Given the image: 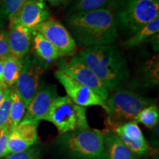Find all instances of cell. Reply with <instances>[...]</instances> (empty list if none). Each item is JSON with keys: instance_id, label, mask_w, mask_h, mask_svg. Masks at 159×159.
<instances>
[{"instance_id": "obj_1", "label": "cell", "mask_w": 159, "mask_h": 159, "mask_svg": "<svg viewBox=\"0 0 159 159\" xmlns=\"http://www.w3.org/2000/svg\"><path fill=\"white\" fill-rule=\"evenodd\" d=\"M66 23L75 41L88 48L112 44L118 38L112 9L73 13L68 15Z\"/></svg>"}, {"instance_id": "obj_19", "label": "cell", "mask_w": 159, "mask_h": 159, "mask_svg": "<svg viewBox=\"0 0 159 159\" xmlns=\"http://www.w3.org/2000/svg\"><path fill=\"white\" fill-rule=\"evenodd\" d=\"M159 31V18H157L148 25L139 29L135 34L130 36V38L124 43L126 48H134L141 43L144 42L148 39H150L153 35L158 34Z\"/></svg>"}, {"instance_id": "obj_23", "label": "cell", "mask_w": 159, "mask_h": 159, "mask_svg": "<svg viewBox=\"0 0 159 159\" xmlns=\"http://www.w3.org/2000/svg\"><path fill=\"white\" fill-rule=\"evenodd\" d=\"M158 108L156 105H152L142 109L137 114L134 121L136 123H142L147 128H152L156 125H158Z\"/></svg>"}, {"instance_id": "obj_17", "label": "cell", "mask_w": 159, "mask_h": 159, "mask_svg": "<svg viewBox=\"0 0 159 159\" xmlns=\"http://www.w3.org/2000/svg\"><path fill=\"white\" fill-rule=\"evenodd\" d=\"M23 65V58L9 55L3 59V83L6 88L16 85Z\"/></svg>"}, {"instance_id": "obj_15", "label": "cell", "mask_w": 159, "mask_h": 159, "mask_svg": "<svg viewBox=\"0 0 159 159\" xmlns=\"http://www.w3.org/2000/svg\"><path fill=\"white\" fill-rule=\"evenodd\" d=\"M103 132L104 147L108 159H136V156L112 130Z\"/></svg>"}, {"instance_id": "obj_27", "label": "cell", "mask_w": 159, "mask_h": 159, "mask_svg": "<svg viewBox=\"0 0 159 159\" xmlns=\"http://www.w3.org/2000/svg\"><path fill=\"white\" fill-rule=\"evenodd\" d=\"M9 132L10 131L7 127H5L2 128V132L0 136V158L5 157Z\"/></svg>"}, {"instance_id": "obj_13", "label": "cell", "mask_w": 159, "mask_h": 159, "mask_svg": "<svg viewBox=\"0 0 159 159\" xmlns=\"http://www.w3.org/2000/svg\"><path fill=\"white\" fill-rule=\"evenodd\" d=\"M58 96L57 87L54 85H47L40 87L39 91L30 102L26 109L22 120H27L39 124L48 112L52 103Z\"/></svg>"}, {"instance_id": "obj_8", "label": "cell", "mask_w": 159, "mask_h": 159, "mask_svg": "<svg viewBox=\"0 0 159 159\" xmlns=\"http://www.w3.org/2000/svg\"><path fill=\"white\" fill-rule=\"evenodd\" d=\"M57 66L60 70L77 82L94 91L105 101L108 99L110 91L99 80L94 71L83 62L78 54L60 60Z\"/></svg>"}, {"instance_id": "obj_26", "label": "cell", "mask_w": 159, "mask_h": 159, "mask_svg": "<svg viewBox=\"0 0 159 159\" xmlns=\"http://www.w3.org/2000/svg\"><path fill=\"white\" fill-rule=\"evenodd\" d=\"M7 34L5 32H0V59H4L11 55Z\"/></svg>"}, {"instance_id": "obj_11", "label": "cell", "mask_w": 159, "mask_h": 159, "mask_svg": "<svg viewBox=\"0 0 159 159\" xmlns=\"http://www.w3.org/2000/svg\"><path fill=\"white\" fill-rule=\"evenodd\" d=\"M38 126L37 123L21 120L10 131L5 157L32 148L38 140Z\"/></svg>"}, {"instance_id": "obj_9", "label": "cell", "mask_w": 159, "mask_h": 159, "mask_svg": "<svg viewBox=\"0 0 159 159\" xmlns=\"http://www.w3.org/2000/svg\"><path fill=\"white\" fill-rule=\"evenodd\" d=\"M49 41L61 57L73 55L77 48L76 41L69 31L56 20L49 19L34 30Z\"/></svg>"}, {"instance_id": "obj_24", "label": "cell", "mask_w": 159, "mask_h": 159, "mask_svg": "<svg viewBox=\"0 0 159 159\" xmlns=\"http://www.w3.org/2000/svg\"><path fill=\"white\" fill-rule=\"evenodd\" d=\"M11 88L6 89L3 98L0 102V129L7 127L11 104Z\"/></svg>"}, {"instance_id": "obj_33", "label": "cell", "mask_w": 159, "mask_h": 159, "mask_svg": "<svg viewBox=\"0 0 159 159\" xmlns=\"http://www.w3.org/2000/svg\"><path fill=\"white\" fill-rule=\"evenodd\" d=\"M0 2H1V0H0Z\"/></svg>"}, {"instance_id": "obj_18", "label": "cell", "mask_w": 159, "mask_h": 159, "mask_svg": "<svg viewBox=\"0 0 159 159\" xmlns=\"http://www.w3.org/2000/svg\"><path fill=\"white\" fill-rule=\"evenodd\" d=\"M11 110L8 122H7V128L9 131L13 130L16 126L19 124L25 116L26 112V108L25 103L19 96V93L15 89V87L11 88Z\"/></svg>"}, {"instance_id": "obj_16", "label": "cell", "mask_w": 159, "mask_h": 159, "mask_svg": "<svg viewBox=\"0 0 159 159\" xmlns=\"http://www.w3.org/2000/svg\"><path fill=\"white\" fill-rule=\"evenodd\" d=\"M32 36H33V46L37 57L45 63L47 64L61 57V55L54 46L39 33L33 30Z\"/></svg>"}, {"instance_id": "obj_6", "label": "cell", "mask_w": 159, "mask_h": 159, "mask_svg": "<svg viewBox=\"0 0 159 159\" xmlns=\"http://www.w3.org/2000/svg\"><path fill=\"white\" fill-rule=\"evenodd\" d=\"M43 120L54 125L60 135L90 128L86 108L77 105L67 96H57Z\"/></svg>"}, {"instance_id": "obj_3", "label": "cell", "mask_w": 159, "mask_h": 159, "mask_svg": "<svg viewBox=\"0 0 159 159\" xmlns=\"http://www.w3.org/2000/svg\"><path fill=\"white\" fill-rule=\"evenodd\" d=\"M114 7L117 30L127 36L159 18V0H121Z\"/></svg>"}, {"instance_id": "obj_2", "label": "cell", "mask_w": 159, "mask_h": 159, "mask_svg": "<svg viewBox=\"0 0 159 159\" xmlns=\"http://www.w3.org/2000/svg\"><path fill=\"white\" fill-rule=\"evenodd\" d=\"M78 55L109 91L118 90L128 80V63L118 45L89 47Z\"/></svg>"}, {"instance_id": "obj_14", "label": "cell", "mask_w": 159, "mask_h": 159, "mask_svg": "<svg viewBox=\"0 0 159 159\" xmlns=\"http://www.w3.org/2000/svg\"><path fill=\"white\" fill-rule=\"evenodd\" d=\"M32 31L19 24H11L7 33L11 54L24 58L30 49Z\"/></svg>"}, {"instance_id": "obj_32", "label": "cell", "mask_w": 159, "mask_h": 159, "mask_svg": "<svg viewBox=\"0 0 159 159\" xmlns=\"http://www.w3.org/2000/svg\"><path fill=\"white\" fill-rule=\"evenodd\" d=\"M2 132V129H0V136H1Z\"/></svg>"}, {"instance_id": "obj_12", "label": "cell", "mask_w": 159, "mask_h": 159, "mask_svg": "<svg viewBox=\"0 0 159 159\" xmlns=\"http://www.w3.org/2000/svg\"><path fill=\"white\" fill-rule=\"evenodd\" d=\"M49 19V13L44 0H27L11 24H19L33 31Z\"/></svg>"}, {"instance_id": "obj_4", "label": "cell", "mask_w": 159, "mask_h": 159, "mask_svg": "<svg viewBox=\"0 0 159 159\" xmlns=\"http://www.w3.org/2000/svg\"><path fill=\"white\" fill-rule=\"evenodd\" d=\"M156 100L143 97L128 89L114 91L105 100L107 106L106 124L108 130H114L125 123L134 121L142 109L154 105Z\"/></svg>"}, {"instance_id": "obj_20", "label": "cell", "mask_w": 159, "mask_h": 159, "mask_svg": "<svg viewBox=\"0 0 159 159\" xmlns=\"http://www.w3.org/2000/svg\"><path fill=\"white\" fill-rule=\"evenodd\" d=\"M114 4V0H75L69 8L68 15L102 8L111 9Z\"/></svg>"}, {"instance_id": "obj_7", "label": "cell", "mask_w": 159, "mask_h": 159, "mask_svg": "<svg viewBox=\"0 0 159 159\" xmlns=\"http://www.w3.org/2000/svg\"><path fill=\"white\" fill-rule=\"evenodd\" d=\"M47 68V63L37 56L27 55L23 58L21 72L15 89L25 103L26 108L41 87V77Z\"/></svg>"}, {"instance_id": "obj_29", "label": "cell", "mask_w": 159, "mask_h": 159, "mask_svg": "<svg viewBox=\"0 0 159 159\" xmlns=\"http://www.w3.org/2000/svg\"><path fill=\"white\" fill-rule=\"evenodd\" d=\"M0 83H2V84L4 85V83H3V59H0Z\"/></svg>"}, {"instance_id": "obj_10", "label": "cell", "mask_w": 159, "mask_h": 159, "mask_svg": "<svg viewBox=\"0 0 159 159\" xmlns=\"http://www.w3.org/2000/svg\"><path fill=\"white\" fill-rule=\"evenodd\" d=\"M55 77L64 88L66 96L77 105L82 107L100 106L106 111L105 101L91 89L77 82L60 69L55 72Z\"/></svg>"}, {"instance_id": "obj_28", "label": "cell", "mask_w": 159, "mask_h": 159, "mask_svg": "<svg viewBox=\"0 0 159 159\" xmlns=\"http://www.w3.org/2000/svg\"><path fill=\"white\" fill-rule=\"evenodd\" d=\"M48 2L52 6H54V7H56V6H59L62 5L65 2L66 0H47Z\"/></svg>"}, {"instance_id": "obj_21", "label": "cell", "mask_w": 159, "mask_h": 159, "mask_svg": "<svg viewBox=\"0 0 159 159\" xmlns=\"http://www.w3.org/2000/svg\"><path fill=\"white\" fill-rule=\"evenodd\" d=\"M124 144L139 142L145 139L142 130L135 121L126 122L113 130Z\"/></svg>"}, {"instance_id": "obj_22", "label": "cell", "mask_w": 159, "mask_h": 159, "mask_svg": "<svg viewBox=\"0 0 159 159\" xmlns=\"http://www.w3.org/2000/svg\"><path fill=\"white\" fill-rule=\"evenodd\" d=\"M27 0H1L0 2V25L11 22Z\"/></svg>"}, {"instance_id": "obj_31", "label": "cell", "mask_w": 159, "mask_h": 159, "mask_svg": "<svg viewBox=\"0 0 159 159\" xmlns=\"http://www.w3.org/2000/svg\"><path fill=\"white\" fill-rule=\"evenodd\" d=\"M0 87H4V88H6L5 85H4L2 83H0ZM6 89H7V88H6Z\"/></svg>"}, {"instance_id": "obj_5", "label": "cell", "mask_w": 159, "mask_h": 159, "mask_svg": "<svg viewBox=\"0 0 159 159\" xmlns=\"http://www.w3.org/2000/svg\"><path fill=\"white\" fill-rule=\"evenodd\" d=\"M57 144L74 159H108L103 132L97 129H83L60 135Z\"/></svg>"}, {"instance_id": "obj_30", "label": "cell", "mask_w": 159, "mask_h": 159, "mask_svg": "<svg viewBox=\"0 0 159 159\" xmlns=\"http://www.w3.org/2000/svg\"><path fill=\"white\" fill-rule=\"evenodd\" d=\"M5 90H6V88H4V87H0V102H1L2 99V98H3V96H4V94H5Z\"/></svg>"}, {"instance_id": "obj_25", "label": "cell", "mask_w": 159, "mask_h": 159, "mask_svg": "<svg viewBox=\"0 0 159 159\" xmlns=\"http://www.w3.org/2000/svg\"><path fill=\"white\" fill-rule=\"evenodd\" d=\"M39 150L36 148H32L21 152L10 154L5 156V159H39Z\"/></svg>"}]
</instances>
